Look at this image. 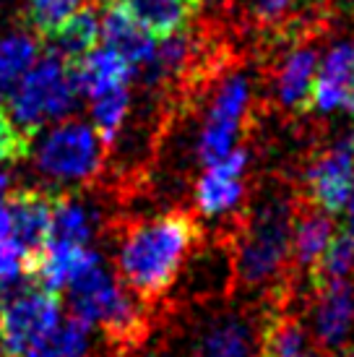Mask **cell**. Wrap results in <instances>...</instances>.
I'll return each instance as SVG.
<instances>
[{
    "label": "cell",
    "mask_w": 354,
    "mask_h": 357,
    "mask_svg": "<svg viewBox=\"0 0 354 357\" xmlns=\"http://www.w3.org/2000/svg\"><path fill=\"white\" fill-rule=\"evenodd\" d=\"M198 238L201 229L196 219L185 211L141 222L125 232L120 245V277L138 298H159L172 287Z\"/></svg>",
    "instance_id": "cell-1"
},
{
    "label": "cell",
    "mask_w": 354,
    "mask_h": 357,
    "mask_svg": "<svg viewBox=\"0 0 354 357\" xmlns=\"http://www.w3.org/2000/svg\"><path fill=\"white\" fill-rule=\"evenodd\" d=\"M79 97L81 86L73 73V63L47 52L13 86L8 94V109L21 128L34 133L47 120L68 115Z\"/></svg>",
    "instance_id": "cell-2"
},
{
    "label": "cell",
    "mask_w": 354,
    "mask_h": 357,
    "mask_svg": "<svg viewBox=\"0 0 354 357\" xmlns=\"http://www.w3.org/2000/svg\"><path fill=\"white\" fill-rule=\"evenodd\" d=\"M295 211L282 199H271L256 211L237 245V277L247 287H258L282 274L289 261Z\"/></svg>",
    "instance_id": "cell-3"
},
{
    "label": "cell",
    "mask_w": 354,
    "mask_h": 357,
    "mask_svg": "<svg viewBox=\"0 0 354 357\" xmlns=\"http://www.w3.org/2000/svg\"><path fill=\"white\" fill-rule=\"evenodd\" d=\"M73 316L86 324H99L112 339H133L144 331V307L130 287H120L102 268V264L86 268L68 284Z\"/></svg>",
    "instance_id": "cell-4"
},
{
    "label": "cell",
    "mask_w": 354,
    "mask_h": 357,
    "mask_svg": "<svg viewBox=\"0 0 354 357\" xmlns=\"http://www.w3.org/2000/svg\"><path fill=\"white\" fill-rule=\"evenodd\" d=\"M60 324L58 292L40 284L0 305V355L42 357Z\"/></svg>",
    "instance_id": "cell-5"
},
{
    "label": "cell",
    "mask_w": 354,
    "mask_h": 357,
    "mask_svg": "<svg viewBox=\"0 0 354 357\" xmlns=\"http://www.w3.org/2000/svg\"><path fill=\"white\" fill-rule=\"evenodd\" d=\"M102 154L105 144L99 141L97 130L88 128L86 123L68 120L45 136L37 149V167L47 178L84 183L102 167Z\"/></svg>",
    "instance_id": "cell-6"
},
{
    "label": "cell",
    "mask_w": 354,
    "mask_h": 357,
    "mask_svg": "<svg viewBox=\"0 0 354 357\" xmlns=\"http://www.w3.org/2000/svg\"><path fill=\"white\" fill-rule=\"evenodd\" d=\"M354 188V146L344 136L334 146L318 151L305 169L307 199L315 208L325 214L344 211Z\"/></svg>",
    "instance_id": "cell-7"
},
{
    "label": "cell",
    "mask_w": 354,
    "mask_h": 357,
    "mask_svg": "<svg viewBox=\"0 0 354 357\" xmlns=\"http://www.w3.org/2000/svg\"><path fill=\"white\" fill-rule=\"evenodd\" d=\"M247 100H250V91L243 76H232L222 84V89L214 97L206 126L201 130V139H198V157L203 165H214L235 149L237 130L247 109Z\"/></svg>",
    "instance_id": "cell-8"
},
{
    "label": "cell",
    "mask_w": 354,
    "mask_h": 357,
    "mask_svg": "<svg viewBox=\"0 0 354 357\" xmlns=\"http://www.w3.org/2000/svg\"><path fill=\"white\" fill-rule=\"evenodd\" d=\"M310 107L318 112H354V42L341 40L318 60Z\"/></svg>",
    "instance_id": "cell-9"
},
{
    "label": "cell",
    "mask_w": 354,
    "mask_h": 357,
    "mask_svg": "<svg viewBox=\"0 0 354 357\" xmlns=\"http://www.w3.org/2000/svg\"><path fill=\"white\" fill-rule=\"evenodd\" d=\"M315 289L313 334L323 349H341L354 331V284L334 279Z\"/></svg>",
    "instance_id": "cell-10"
},
{
    "label": "cell",
    "mask_w": 354,
    "mask_h": 357,
    "mask_svg": "<svg viewBox=\"0 0 354 357\" xmlns=\"http://www.w3.org/2000/svg\"><path fill=\"white\" fill-rule=\"evenodd\" d=\"M10 238L19 243L26 253V268L49 243V225H52V193L40 188L10 190Z\"/></svg>",
    "instance_id": "cell-11"
},
{
    "label": "cell",
    "mask_w": 354,
    "mask_h": 357,
    "mask_svg": "<svg viewBox=\"0 0 354 357\" xmlns=\"http://www.w3.org/2000/svg\"><path fill=\"white\" fill-rule=\"evenodd\" d=\"M99 37L105 47L123 55L130 66L148 63L157 50L154 34H148L120 0H107L99 6Z\"/></svg>",
    "instance_id": "cell-12"
},
{
    "label": "cell",
    "mask_w": 354,
    "mask_h": 357,
    "mask_svg": "<svg viewBox=\"0 0 354 357\" xmlns=\"http://www.w3.org/2000/svg\"><path fill=\"white\" fill-rule=\"evenodd\" d=\"M245 162V151L232 149L224 159L206 165V172L201 175L196 185V204L206 217H219L240 201Z\"/></svg>",
    "instance_id": "cell-13"
},
{
    "label": "cell",
    "mask_w": 354,
    "mask_h": 357,
    "mask_svg": "<svg viewBox=\"0 0 354 357\" xmlns=\"http://www.w3.org/2000/svg\"><path fill=\"white\" fill-rule=\"evenodd\" d=\"M70 63H73V73L81 86V94H88V97H97L115 86H128L130 76L136 70V66H130L123 55H118L109 47H99V50L94 47L84 58L70 60Z\"/></svg>",
    "instance_id": "cell-14"
},
{
    "label": "cell",
    "mask_w": 354,
    "mask_h": 357,
    "mask_svg": "<svg viewBox=\"0 0 354 357\" xmlns=\"http://www.w3.org/2000/svg\"><path fill=\"white\" fill-rule=\"evenodd\" d=\"M318 50L315 47H297L284 58L276 73V91L279 102L289 109L310 107L315 70H318Z\"/></svg>",
    "instance_id": "cell-15"
},
{
    "label": "cell",
    "mask_w": 354,
    "mask_h": 357,
    "mask_svg": "<svg viewBox=\"0 0 354 357\" xmlns=\"http://www.w3.org/2000/svg\"><path fill=\"white\" fill-rule=\"evenodd\" d=\"M99 40V6L91 3H81L76 13H70L68 19L60 24L58 29L49 34L47 40H42L55 52L66 60H79L88 50H94Z\"/></svg>",
    "instance_id": "cell-16"
},
{
    "label": "cell",
    "mask_w": 354,
    "mask_h": 357,
    "mask_svg": "<svg viewBox=\"0 0 354 357\" xmlns=\"http://www.w3.org/2000/svg\"><path fill=\"white\" fill-rule=\"evenodd\" d=\"M334 222L331 214H325L321 208H302L295 211V222H292V245H289V256L295 258L297 268H310L318 264V258L323 256L325 245L334 238Z\"/></svg>",
    "instance_id": "cell-17"
},
{
    "label": "cell",
    "mask_w": 354,
    "mask_h": 357,
    "mask_svg": "<svg viewBox=\"0 0 354 357\" xmlns=\"http://www.w3.org/2000/svg\"><path fill=\"white\" fill-rule=\"evenodd\" d=\"M136 16V21L154 37H169L185 29L193 16V6L187 0H120Z\"/></svg>",
    "instance_id": "cell-18"
},
{
    "label": "cell",
    "mask_w": 354,
    "mask_h": 357,
    "mask_svg": "<svg viewBox=\"0 0 354 357\" xmlns=\"http://www.w3.org/2000/svg\"><path fill=\"white\" fill-rule=\"evenodd\" d=\"M250 326L240 318H222L201 337L193 357H250Z\"/></svg>",
    "instance_id": "cell-19"
},
{
    "label": "cell",
    "mask_w": 354,
    "mask_h": 357,
    "mask_svg": "<svg viewBox=\"0 0 354 357\" xmlns=\"http://www.w3.org/2000/svg\"><path fill=\"white\" fill-rule=\"evenodd\" d=\"M91 238V214L79 201L52 193V225H49V240L58 243H84Z\"/></svg>",
    "instance_id": "cell-20"
},
{
    "label": "cell",
    "mask_w": 354,
    "mask_h": 357,
    "mask_svg": "<svg viewBox=\"0 0 354 357\" xmlns=\"http://www.w3.org/2000/svg\"><path fill=\"white\" fill-rule=\"evenodd\" d=\"M37 63V42L26 34H10L0 40V94L8 97L29 68Z\"/></svg>",
    "instance_id": "cell-21"
},
{
    "label": "cell",
    "mask_w": 354,
    "mask_h": 357,
    "mask_svg": "<svg viewBox=\"0 0 354 357\" xmlns=\"http://www.w3.org/2000/svg\"><path fill=\"white\" fill-rule=\"evenodd\" d=\"M349 274H354V232L344 229V232H334L323 256L310 268V282L313 287H321L334 279H346Z\"/></svg>",
    "instance_id": "cell-22"
},
{
    "label": "cell",
    "mask_w": 354,
    "mask_h": 357,
    "mask_svg": "<svg viewBox=\"0 0 354 357\" xmlns=\"http://www.w3.org/2000/svg\"><path fill=\"white\" fill-rule=\"evenodd\" d=\"M130 94L128 86H115L91 97V115H94V130H97L99 141L109 146L115 136H118L123 120L128 115Z\"/></svg>",
    "instance_id": "cell-23"
},
{
    "label": "cell",
    "mask_w": 354,
    "mask_h": 357,
    "mask_svg": "<svg viewBox=\"0 0 354 357\" xmlns=\"http://www.w3.org/2000/svg\"><path fill=\"white\" fill-rule=\"evenodd\" d=\"M305 352V328L292 316H276L261 337V357H297Z\"/></svg>",
    "instance_id": "cell-24"
},
{
    "label": "cell",
    "mask_w": 354,
    "mask_h": 357,
    "mask_svg": "<svg viewBox=\"0 0 354 357\" xmlns=\"http://www.w3.org/2000/svg\"><path fill=\"white\" fill-rule=\"evenodd\" d=\"M84 0H26V21L40 40H47Z\"/></svg>",
    "instance_id": "cell-25"
},
{
    "label": "cell",
    "mask_w": 354,
    "mask_h": 357,
    "mask_svg": "<svg viewBox=\"0 0 354 357\" xmlns=\"http://www.w3.org/2000/svg\"><path fill=\"white\" fill-rule=\"evenodd\" d=\"M88 331H91V324L70 313L66 324H58L42 357H81L88 344Z\"/></svg>",
    "instance_id": "cell-26"
},
{
    "label": "cell",
    "mask_w": 354,
    "mask_h": 357,
    "mask_svg": "<svg viewBox=\"0 0 354 357\" xmlns=\"http://www.w3.org/2000/svg\"><path fill=\"white\" fill-rule=\"evenodd\" d=\"M31 149V133L24 130L13 120L10 109L0 102V162H21V159L29 157Z\"/></svg>",
    "instance_id": "cell-27"
},
{
    "label": "cell",
    "mask_w": 354,
    "mask_h": 357,
    "mask_svg": "<svg viewBox=\"0 0 354 357\" xmlns=\"http://www.w3.org/2000/svg\"><path fill=\"white\" fill-rule=\"evenodd\" d=\"M247 6L261 21H274L292 6V0H247Z\"/></svg>",
    "instance_id": "cell-28"
},
{
    "label": "cell",
    "mask_w": 354,
    "mask_h": 357,
    "mask_svg": "<svg viewBox=\"0 0 354 357\" xmlns=\"http://www.w3.org/2000/svg\"><path fill=\"white\" fill-rule=\"evenodd\" d=\"M6 238H10V211H8V204L0 201V240Z\"/></svg>",
    "instance_id": "cell-29"
},
{
    "label": "cell",
    "mask_w": 354,
    "mask_h": 357,
    "mask_svg": "<svg viewBox=\"0 0 354 357\" xmlns=\"http://www.w3.org/2000/svg\"><path fill=\"white\" fill-rule=\"evenodd\" d=\"M344 208H346V225H349V229L354 232V188H352V196H349Z\"/></svg>",
    "instance_id": "cell-30"
},
{
    "label": "cell",
    "mask_w": 354,
    "mask_h": 357,
    "mask_svg": "<svg viewBox=\"0 0 354 357\" xmlns=\"http://www.w3.org/2000/svg\"><path fill=\"white\" fill-rule=\"evenodd\" d=\"M8 185H10V178H8V172H0V196L8 190Z\"/></svg>",
    "instance_id": "cell-31"
},
{
    "label": "cell",
    "mask_w": 354,
    "mask_h": 357,
    "mask_svg": "<svg viewBox=\"0 0 354 357\" xmlns=\"http://www.w3.org/2000/svg\"><path fill=\"white\" fill-rule=\"evenodd\" d=\"M187 3H190V6H193V8H201V6H203V3H206V0H187Z\"/></svg>",
    "instance_id": "cell-32"
},
{
    "label": "cell",
    "mask_w": 354,
    "mask_h": 357,
    "mask_svg": "<svg viewBox=\"0 0 354 357\" xmlns=\"http://www.w3.org/2000/svg\"><path fill=\"white\" fill-rule=\"evenodd\" d=\"M297 357H318V355H307V352H302V355H297Z\"/></svg>",
    "instance_id": "cell-33"
},
{
    "label": "cell",
    "mask_w": 354,
    "mask_h": 357,
    "mask_svg": "<svg viewBox=\"0 0 354 357\" xmlns=\"http://www.w3.org/2000/svg\"><path fill=\"white\" fill-rule=\"evenodd\" d=\"M349 139H352V146H354V133H349Z\"/></svg>",
    "instance_id": "cell-34"
},
{
    "label": "cell",
    "mask_w": 354,
    "mask_h": 357,
    "mask_svg": "<svg viewBox=\"0 0 354 357\" xmlns=\"http://www.w3.org/2000/svg\"><path fill=\"white\" fill-rule=\"evenodd\" d=\"M334 357H352V355H334Z\"/></svg>",
    "instance_id": "cell-35"
}]
</instances>
